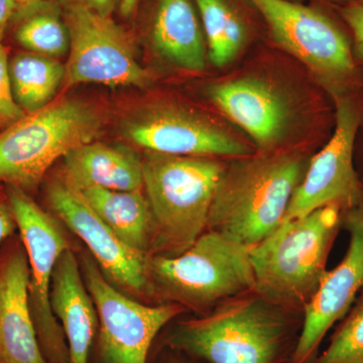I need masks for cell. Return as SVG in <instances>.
Returning <instances> with one entry per match:
<instances>
[{"mask_svg":"<svg viewBox=\"0 0 363 363\" xmlns=\"http://www.w3.org/2000/svg\"><path fill=\"white\" fill-rule=\"evenodd\" d=\"M302 173L295 155L240 157L222 174L207 227L245 247L257 245L281 223Z\"/></svg>","mask_w":363,"mask_h":363,"instance_id":"cell-1","label":"cell"},{"mask_svg":"<svg viewBox=\"0 0 363 363\" xmlns=\"http://www.w3.org/2000/svg\"><path fill=\"white\" fill-rule=\"evenodd\" d=\"M342 208L329 205L283 222L250 248L255 289L276 302L298 303L313 297L326 274V262Z\"/></svg>","mask_w":363,"mask_h":363,"instance_id":"cell-2","label":"cell"},{"mask_svg":"<svg viewBox=\"0 0 363 363\" xmlns=\"http://www.w3.org/2000/svg\"><path fill=\"white\" fill-rule=\"evenodd\" d=\"M104 124L94 106L74 98L52 100L26 113L0 131V184L30 192L55 162L94 142Z\"/></svg>","mask_w":363,"mask_h":363,"instance_id":"cell-3","label":"cell"},{"mask_svg":"<svg viewBox=\"0 0 363 363\" xmlns=\"http://www.w3.org/2000/svg\"><path fill=\"white\" fill-rule=\"evenodd\" d=\"M224 169L212 157L147 155L143 161V190L157 247L174 257L202 235Z\"/></svg>","mask_w":363,"mask_h":363,"instance_id":"cell-4","label":"cell"},{"mask_svg":"<svg viewBox=\"0 0 363 363\" xmlns=\"http://www.w3.org/2000/svg\"><path fill=\"white\" fill-rule=\"evenodd\" d=\"M264 16L272 38L321 80L333 99L357 96L363 69L350 30L326 13L286 0H248Z\"/></svg>","mask_w":363,"mask_h":363,"instance_id":"cell-5","label":"cell"},{"mask_svg":"<svg viewBox=\"0 0 363 363\" xmlns=\"http://www.w3.org/2000/svg\"><path fill=\"white\" fill-rule=\"evenodd\" d=\"M285 333V320L274 308L247 298L183 322L171 343L210 363H274Z\"/></svg>","mask_w":363,"mask_h":363,"instance_id":"cell-6","label":"cell"},{"mask_svg":"<svg viewBox=\"0 0 363 363\" xmlns=\"http://www.w3.org/2000/svg\"><path fill=\"white\" fill-rule=\"evenodd\" d=\"M186 305L207 306L255 288L250 247L210 230L185 252L149 259V278Z\"/></svg>","mask_w":363,"mask_h":363,"instance_id":"cell-7","label":"cell"},{"mask_svg":"<svg viewBox=\"0 0 363 363\" xmlns=\"http://www.w3.org/2000/svg\"><path fill=\"white\" fill-rule=\"evenodd\" d=\"M30 267L28 302L40 350L48 363H70L65 334L51 307L52 274L68 250L63 229L28 193L6 187Z\"/></svg>","mask_w":363,"mask_h":363,"instance_id":"cell-8","label":"cell"},{"mask_svg":"<svg viewBox=\"0 0 363 363\" xmlns=\"http://www.w3.org/2000/svg\"><path fill=\"white\" fill-rule=\"evenodd\" d=\"M65 23L70 38L66 87L83 83L138 88L150 84L152 76L138 63L130 35L111 16L72 4Z\"/></svg>","mask_w":363,"mask_h":363,"instance_id":"cell-9","label":"cell"},{"mask_svg":"<svg viewBox=\"0 0 363 363\" xmlns=\"http://www.w3.org/2000/svg\"><path fill=\"white\" fill-rule=\"evenodd\" d=\"M359 96L334 99L333 133L310 162L307 174L291 198L281 223L329 205H338L345 210L362 201L363 183L354 162L355 136L360 119Z\"/></svg>","mask_w":363,"mask_h":363,"instance_id":"cell-10","label":"cell"},{"mask_svg":"<svg viewBox=\"0 0 363 363\" xmlns=\"http://www.w3.org/2000/svg\"><path fill=\"white\" fill-rule=\"evenodd\" d=\"M81 269L96 308L102 362L147 363L157 333L183 309L177 305L150 307L136 302L119 292L89 255H83Z\"/></svg>","mask_w":363,"mask_h":363,"instance_id":"cell-11","label":"cell"},{"mask_svg":"<svg viewBox=\"0 0 363 363\" xmlns=\"http://www.w3.org/2000/svg\"><path fill=\"white\" fill-rule=\"evenodd\" d=\"M45 198L52 212L87 245L112 285L135 296L145 292L150 283V257L119 240L77 188L61 175L49 182Z\"/></svg>","mask_w":363,"mask_h":363,"instance_id":"cell-12","label":"cell"},{"mask_svg":"<svg viewBox=\"0 0 363 363\" xmlns=\"http://www.w3.org/2000/svg\"><path fill=\"white\" fill-rule=\"evenodd\" d=\"M123 130L131 143L157 154L238 159L250 155L245 143L218 124L173 104L143 109L125 121Z\"/></svg>","mask_w":363,"mask_h":363,"instance_id":"cell-13","label":"cell"},{"mask_svg":"<svg viewBox=\"0 0 363 363\" xmlns=\"http://www.w3.org/2000/svg\"><path fill=\"white\" fill-rule=\"evenodd\" d=\"M342 226L350 234V247L342 262L327 271L305 307L304 324L294 359L304 362L325 334L347 313L363 291V200L343 210Z\"/></svg>","mask_w":363,"mask_h":363,"instance_id":"cell-14","label":"cell"},{"mask_svg":"<svg viewBox=\"0 0 363 363\" xmlns=\"http://www.w3.org/2000/svg\"><path fill=\"white\" fill-rule=\"evenodd\" d=\"M30 267L21 241L0 255V363H48L28 302Z\"/></svg>","mask_w":363,"mask_h":363,"instance_id":"cell-15","label":"cell"},{"mask_svg":"<svg viewBox=\"0 0 363 363\" xmlns=\"http://www.w3.org/2000/svg\"><path fill=\"white\" fill-rule=\"evenodd\" d=\"M210 99L262 147H269L285 130L288 104L264 81L240 78L209 87Z\"/></svg>","mask_w":363,"mask_h":363,"instance_id":"cell-16","label":"cell"},{"mask_svg":"<svg viewBox=\"0 0 363 363\" xmlns=\"http://www.w3.org/2000/svg\"><path fill=\"white\" fill-rule=\"evenodd\" d=\"M50 297L52 313L65 334L70 363H88L99 323L96 308L70 248L59 257L55 267Z\"/></svg>","mask_w":363,"mask_h":363,"instance_id":"cell-17","label":"cell"},{"mask_svg":"<svg viewBox=\"0 0 363 363\" xmlns=\"http://www.w3.org/2000/svg\"><path fill=\"white\" fill-rule=\"evenodd\" d=\"M62 176L78 190H143V161L121 145L92 142L66 155Z\"/></svg>","mask_w":363,"mask_h":363,"instance_id":"cell-18","label":"cell"},{"mask_svg":"<svg viewBox=\"0 0 363 363\" xmlns=\"http://www.w3.org/2000/svg\"><path fill=\"white\" fill-rule=\"evenodd\" d=\"M157 54L182 70L203 71L206 44L191 0H159L152 28Z\"/></svg>","mask_w":363,"mask_h":363,"instance_id":"cell-19","label":"cell"},{"mask_svg":"<svg viewBox=\"0 0 363 363\" xmlns=\"http://www.w3.org/2000/svg\"><path fill=\"white\" fill-rule=\"evenodd\" d=\"M79 191L119 240L136 252L147 255L155 240V222L143 190L87 188Z\"/></svg>","mask_w":363,"mask_h":363,"instance_id":"cell-20","label":"cell"},{"mask_svg":"<svg viewBox=\"0 0 363 363\" xmlns=\"http://www.w3.org/2000/svg\"><path fill=\"white\" fill-rule=\"evenodd\" d=\"M9 75L16 104L26 113H32L54 100L63 84L65 66L51 57L23 52L9 62Z\"/></svg>","mask_w":363,"mask_h":363,"instance_id":"cell-21","label":"cell"},{"mask_svg":"<svg viewBox=\"0 0 363 363\" xmlns=\"http://www.w3.org/2000/svg\"><path fill=\"white\" fill-rule=\"evenodd\" d=\"M201 16L208 56L215 67L233 62L247 38L245 23L226 0H195Z\"/></svg>","mask_w":363,"mask_h":363,"instance_id":"cell-22","label":"cell"},{"mask_svg":"<svg viewBox=\"0 0 363 363\" xmlns=\"http://www.w3.org/2000/svg\"><path fill=\"white\" fill-rule=\"evenodd\" d=\"M28 16L16 30V40L28 52L54 57L65 54L70 47L68 28L56 13L26 9Z\"/></svg>","mask_w":363,"mask_h":363,"instance_id":"cell-23","label":"cell"},{"mask_svg":"<svg viewBox=\"0 0 363 363\" xmlns=\"http://www.w3.org/2000/svg\"><path fill=\"white\" fill-rule=\"evenodd\" d=\"M362 293V300L317 363H363V291Z\"/></svg>","mask_w":363,"mask_h":363,"instance_id":"cell-24","label":"cell"},{"mask_svg":"<svg viewBox=\"0 0 363 363\" xmlns=\"http://www.w3.org/2000/svg\"><path fill=\"white\" fill-rule=\"evenodd\" d=\"M26 114L14 99L7 52L0 43V128H9Z\"/></svg>","mask_w":363,"mask_h":363,"instance_id":"cell-25","label":"cell"},{"mask_svg":"<svg viewBox=\"0 0 363 363\" xmlns=\"http://www.w3.org/2000/svg\"><path fill=\"white\" fill-rule=\"evenodd\" d=\"M336 13L350 30L353 54L358 65L363 69V4L351 1L345 6H336Z\"/></svg>","mask_w":363,"mask_h":363,"instance_id":"cell-26","label":"cell"},{"mask_svg":"<svg viewBox=\"0 0 363 363\" xmlns=\"http://www.w3.org/2000/svg\"><path fill=\"white\" fill-rule=\"evenodd\" d=\"M16 229L18 227L9 204L6 188L0 184V242L11 238Z\"/></svg>","mask_w":363,"mask_h":363,"instance_id":"cell-27","label":"cell"},{"mask_svg":"<svg viewBox=\"0 0 363 363\" xmlns=\"http://www.w3.org/2000/svg\"><path fill=\"white\" fill-rule=\"evenodd\" d=\"M18 6H20L16 0H0V42L9 21L13 18Z\"/></svg>","mask_w":363,"mask_h":363,"instance_id":"cell-28","label":"cell"},{"mask_svg":"<svg viewBox=\"0 0 363 363\" xmlns=\"http://www.w3.org/2000/svg\"><path fill=\"white\" fill-rule=\"evenodd\" d=\"M116 0H81L79 4L90 7L93 11L104 16H109Z\"/></svg>","mask_w":363,"mask_h":363,"instance_id":"cell-29","label":"cell"},{"mask_svg":"<svg viewBox=\"0 0 363 363\" xmlns=\"http://www.w3.org/2000/svg\"><path fill=\"white\" fill-rule=\"evenodd\" d=\"M362 152L363 154V100L360 98V119L355 136L354 154Z\"/></svg>","mask_w":363,"mask_h":363,"instance_id":"cell-30","label":"cell"},{"mask_svg":"<svg viewBox=\"0 0 363 363\" xmlns=\"http://www.w3.org/2000/svg\"><path fill=\"white\" fill-rule=\"evenodd\" d=\"M138 0H121V9L124 16H130L138 6Z\"/></svg>","mask_w":363,"mask_h":363,"instance_id":"cell-31","label":"cell"},{"mask_svg":"<svg viewBox=\"0 0 363 363\" xmlns=\"http://www.w3.org/2000/svg\"><path fill=\"white\" fill-rule=\"evenodd\" d=\"M42 1L43 0H21L20 6L28 9V7L38 6Z\"/></svg>","mask_w":363,"mask_h":363,"instance_id":"cell-32","label":"cell"},{"mask_svg":"<svg viewBox=\"0 0 363 363\" xmlns=\"http://www.w3.org/2000/svg\"><path fill=\"white\" fill-rule=\"evenodd\" d=\"M325 1L335 4L336 6H341L350 4V2L353 1V0H325Z\"/></svg>","mask_w":363,"mask_h":363,"instance_id":"cell-33","label":"cell"},{"mask_svg":"<svg viewBox=\"0 0 363 363\" xmlns=\"http://www.w3.org/2000/svg\"><path fill=\"white\" fill-rule=\"evenodd\" d=\"M353 1H357L358 4H363V0H353Z\"/></svg>","mask_w":363,"mask_h":363,"instance_id":"cell-34","label":"cell"},{"mask_svg":"<svg viewBox=\"0 0 363 363\" xmlns=\"http://www.w3.org/2000/svg\"><path fill=\"white\" fill-rule=\"evenodd\" d=\"M16 2H18V6H20V4H21V0H16Z\"/></svg>","mask_w":363,"mask_h":363,"instance_id":"cell-35","label":"cell"}]
</instances>
